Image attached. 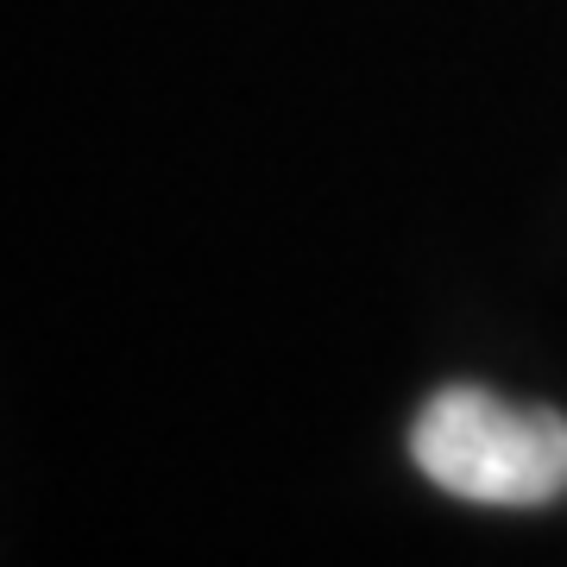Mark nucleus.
Here are the masks:
<instances>
[{"instance_id":"obj_1","label":"nucleus","mask_w":567,"mask_h":567,"mask_svg":"<svg viewBox=\"0 0 567 567\" xmlns=\"http://www.w3.org/2000/svg\"><path fill=\"white\" fill-rule=\"evenodd\" d=\"M410 454L466 505H548L567 492V416L480 385L435 391L410 423Z\"/></svg>"}]
</instances>
